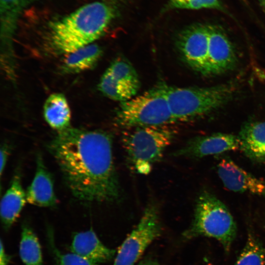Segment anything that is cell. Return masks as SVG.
<instances>
[{"instance_id": "obj_7", "label": "cell", "mask_w": 265, "mask_h": 265, "mask_svg": "<svg viewBox=\"0 0 265 265\" xmlns=\"http://www.w3.org/2000/svg\"><path fill=\"white\" fill-rule=\"evenodd\" d=\"M116 124L127 129L170 125L175 122L165 91L160 84L121 104L115 117Z\"/></svg>"}, {"instance_id": "obj_13", "label": "cell", "mask_w": 265, "mask_h": 265, "mask_svg": "<svg viewBox=\"0 0 265 265\" xmlns=\"http://www.w3.org/2000/svg\"><path fill=\"white\" fill-rule=\"evenodd\" d=\"M71 250L72 253L95 264L110 260L115 252L104 245L92 229L76 234Z\"/></svg>"}, {"instance_id": "obj_9", "label": "cell", "mask_w": 265, "mask_h": 265, "mask_svg": "<svg viewBox=\"0 0 265 265\" xmlns=\"http://www.w3.org/2000/svg\"><path fill=\"white\" fill-rule=\"evenodd\" d=\"M140 86L137 74L125 57L115 59L102 75L99 90L109 99L127 101L136 96Z\"/></svg>"}, {"instance_id": "obj_16", "label": "cell", "mask_w": 265, "mask_h": 265, "mask_svg": "<svg viewBox=\"0 0 265 265\" xmlns=\"http://www.w3.org/2000/svg\"><path fill=\"white\" fill-rule=\"evenodd\" d=\"M43 113L47 123L58 132L70 127L71 111L67 100L62 94L50 95L44 103Z\"/></svg>"}, {"instance_id": "obj_1", "label": "cell", "mask_w": 265, "mask_h": 265, "mask_svg": "<svg viewBox=\"0 0 265 265\" xmlns=\"http://www.w3.org/2000/svg\"><path fill=\"white\" fill-rule=\"evenodd\" d=\"M73 195L83 202H115L121 189L108 132L69 127L48 144Z\"/></svg>"}, {"instance_id": "obj_24", "label": "cell", "mask_w": 265, "mask_h": 265, "mask_svg": "<svg viewBox=\"0 0 265 265\" xmlns=\"http://www.w3.org/2000/svg\"><path fill=\"white\" fill-rule=\"evenodd\" d=\"M10 257L6 253L2 241H0V265H8Z\"/></svg>"}, {"instance_id": "obj_19", "label": "cell", "mask_w": 265, "mask_h": 265, "mask_svg": "<svg viewBox=\"0 0 265 265\" xmlns=\"http://www.w3.org/2000/svg\"><path fill=\"white\" fill-rule=\"evenodd\" d=\"M37 0H0L1 30L4 34L12 32L23 12Z\"/></svg>"}, {"instance_id": "obj_14", "label": "cell", "mask_w": 265, "mask_h": 265, "mask_svg": "<svg viewBox=\"0 0 265 265\" xmlns=\"http://www.w3.org/2000/svg\"><path fill=\"white\" fill-rule=\"evenodd\" d=\"M240 150L249 159L265 163V121L245 124L238 135Z\"/></svg>"}, {"instance_id": "obj_23", "label": "cell", "mask_w": 265, "mask_h": 265, "mask_svg": "<svg viewBox=\"0 0 265 265\" xmlns=\"http://www.w3.org/2000/svg\"><path fill=\"white\" fill-rule=\"evenodd\" d=\"M10 146L6 143L2 144L0 148V175L4 170L10 152Z\"/></svg>"}, {"instance_id": "obj_4", "label": "cell", "mask_w": 265, "mask_h": 265, "mask_svg": "<svg viewBox=\"0 0 265 265\" xmlns=\"http://www.w3.org/2000/svg\"><path fill=\"white\" fill-rule=\"evenodd\" d=\"M236 90V85L232 83L203 87H178L165 84L175 122L192 120L218 109L232 99Z\"/></svg>"}, {"instance_id": "obj_22", "label": "cell", "mask_w": 265, "mask_h": 265, "mask_svg": "<svg viewBox=\"0 0 265 265\" xmlns=\"http://www.w3.org/2000/svg\"><path fill=\"white\" fill-rule=\"evenodd\" d=\"M53 249L59 265H96L75 253L62 254L54 247Z\"/></svg>"}, {"instance_id": "obj_8", "label": "cell", "mask_w": 265, "mask_h": 265, "mask_svg": "<svg viewBox=\"0 0 265 265\" xmlns=\"http://www.w3.org/2000/svg\"><path fill=\"white\" fill-rule=\"evenodd\" d=\"M161 231L158 207L154 203H150L137 225L119 248L114 265H134Z\"/></svg>"}, {"instance_id": "obj_3", "label": "cell", "mask_w": 265, "mask_h": 265, "mask_svg": "<svg viewBox=\"0 0 265 265\" xmlns=\"http://www.w3.org/2000/svg\"><path fill=\"white\" fill-rule=\"evenodd\" d=\"M114 2L94 1L81 6L52 24L50 47L56 53L67 54L93 43L106 32L117 14Z\"/></svg>"}, {"instance_id": "obj_15", "label": "cell", "mask_w": 265, "mask_h": 265, "mask_svg": "<svg viewBox=\"0 0 265 265\" xmlns=\"http://www.w3.org/2000/svg\"><path fill=\"white\" fill-rule=\"evenodd\" d=\"M21 175L17 172L12 180L10 186L4 193L0 202V216L4 227L7 229L16 221L26 202Z\"/></svg>"}, {"instance_id": "obj_20", "label": "cell", "mask_w": 265, "mask_h": 265, "mask_svg": "<svg viewBox=\"0 0 265 265\" xmlns=\"http://www.w3.org/2000/svg\"><path fill=\"white\" fill-rule=\"evenodd\" d=\"M235 265H265V251L252 235H248L246 243Z\"/></svg>"}, {"instance_id": "obj_10", "label": "cell", "mask_w": 265, "mask_h": 265, "mask_svg": "<svg viewBox=\"0 0 265 265\" xmlns=\"http://www.w3.org/2000/svg\"><path fill=\"white\" fill-rule=\"evenodd\" d=\"M240 146L238 135L216 133L193 137L172 155L176 157L200 159L227 151L240 150Z\"/></svg>"}, {"instance_id": "obj_25", "label": "cell", "mask_w": 265, "mask_h": 265, "mask_svg": "<svg viewBox=\"0 0 265 265\" xmlns=\"http://www.w3.org/2000/svg\"><path fill=\"white\" fill-rule=\"evenodd\" d=\"M137 265H160L157 261L151 259H146L140 261Z\"/></svg>"}, {"instance_id": "obj_6", "label": "cell", "mask_w": 265, "mask_h": 265, "mask_svg": "<svg viewBox=\"0 0 265 265\" xmlns=\"http://www.w3.org/2000/svg\"><path fill=\"white\" fill-rule=\"evenodd\" d=\"M237 231L235 221L225 204L214 194L204 191L196 200L192 223L183 235L187 239L199 236L214 238L228 251Z\"/></svg>"}, {"instance_id": "obj_18", "label": "cell", "mask_w": 265, "mask_h": 265, "mask_svg": "<svg viewBox=\"0 0 265 265\" xmlns=\"http://www.w3.org/2000/svg\"><path fill=\"white\" fill-rule=\"evenodd\" d=\"M19 254L25 265H43L41 249L38 239L27 224H24L22 227Z\"/></svg>"}, {"instance_id": "obj_26", "label": "cell", "mask_w": 265, "mask_h": 265, "mask_svg": "<svg viewBox=\"0 0 265 265\" xmlns=\"http://www.w3.org/2000/svg\"><path fill=\"white\" fill-rule=\"evenodd\" d=\"M263 12L265 14V0H258Z\"/></svg>"}, {"instance_id": "obj_12", "label": "cell", "mask_w": 265, "mask_h": 265, "mask_svg": "<svg viewBox=\"0 0 265 265\" xmlns=\"http://www.w3.org/2000/svg\"><path fill=\"white\" fill-rule=\"evenodd\" d=\"M36 162L34 177L26 191V201L39 207H54L57 200L54 191L52 176L39 154L37 155Z\"/></svg>"}, {"instance_id": "obj_2", "label": "cell", "mask_w": 265, "mask_h": 265, "mask_svg": "<svg viewBox=\"0 0 265 265\" xmlns=\"http://www.w3.org/2000/svg\"><path fill=\"white\" fill-rule=\"evenodd\" d=\"M175 44L185 62L205 76L228 72L238 62L234 45L217 25L195 23L188 26L177 33Z\"/></svg>"}, {"instance_id": "obj_11", "label": "cell", "mask_w": 265, "mask_h": 265, "mask_svg": "<svg viewBox=\"0 0 265 265\" xmlns=\"http://www.w3.org/2000/svg\"><path fill=\"white\" fill-rule=\"evenodd\" d=\"M217 168L218 175L227 189L265 197V180L256 177L229 159H222Z\"/></svg>"}, {"instance_id": "obj_21", "label": "cell", "mask_w": 265, "mask_h": 265, "mask_svg": "<svg viewBox=\"0 0 265 265\" xmlns=\"http://www.w3.org/2000/svg\"><path fill=\"white\" fill-rule=\"evenodd\" d=\"M202 8L224 10L222 0H169L162 9V12L177 9L197 10Z\"/></svg>"}, {"instance_id": "obj_17", "label": "cell", "mask_w": 265, "mask_h": 265, "mask_svg": "<svg viewBox=\"0 0 265 265\" xmlns=\"http://www.w3.org/2000/svg\"><path fill=\"white\" fill-rule=\"evenodd\" d=\"M102 49L92 43L66 54L62 63L63 71L67 73H77L93 67L102 55Z\"/></svg>"}, {"instance_id": "obj_5", "label": "cell", "mask_w": 265, "mask_h": 265, "mask_svg": "<svg viewBox=\"0 0 265 265\" xmlns=\"http://www.w3.org/2000/svg\"><path fill=\"white\" fill-rule=\"evenodd\" d=\"M122 133L121 142L131 167L140 174H147L159 161L176 135L170 125L136 127Z\"/></svg>"}]
</instances>
